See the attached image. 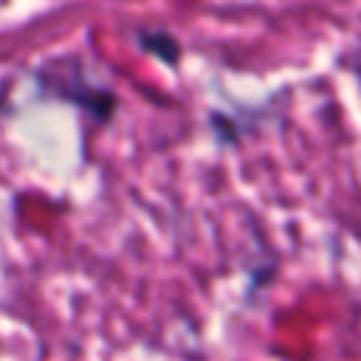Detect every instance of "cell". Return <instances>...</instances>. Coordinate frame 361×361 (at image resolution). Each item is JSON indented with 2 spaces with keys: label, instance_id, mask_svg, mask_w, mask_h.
<instances>
[{
  "label": "cell",
  "instance_id": "cell-2",
  "mask_svg": "<svg viewBox=\"0 0 361 361\" xmlns=\"http://www.w3.org/2000/svg\"><path fill=\"white\" fill-rule=\"evenodd\" d=\"M135 42L144 54L155 56L158 62H164L166 68H178L180 56H183V45L166 31V28H152V25H141L135 31Z\"/></svg>",
  "mask_w": 361,
  "mask_h": 361
},
{
  "label": "cell",
  "instance_id": "cell-1",
  "mask_svg": "<svg viewBox=\"0 0 361 361\" xmlns=\"http://www.w3.org/2000/svg\"><path fill=\"white\" fill-rule=\"evenodd\" d=\"M42 96L73 104L96 124H107L118 113V93L87 73V65L79 56H54L42 62L34 73Z\"/></svg>",
  "mask_w": 361,
  "mask_h": 361
}]
</instances>
